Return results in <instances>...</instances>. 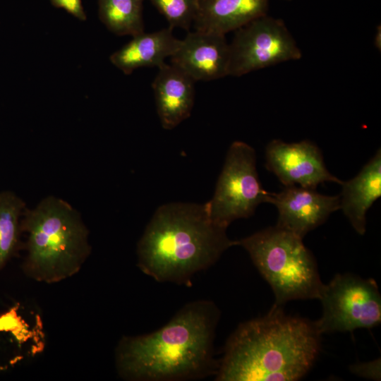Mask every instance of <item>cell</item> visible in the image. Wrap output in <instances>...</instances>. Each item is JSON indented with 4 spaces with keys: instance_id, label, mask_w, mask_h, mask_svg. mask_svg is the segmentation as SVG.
I'll return each instance as SVG.
<instances>
[{
    "instance_id": "cell-14",
    "label": "cell",
    "mask_w": 381,
    "mask_h": 381,
    "mask_svg": "<svg viewBox=\"0 0 381 381\" xmlns=\"http://www.w3.org/2000/svg\"><path fill=\"white\" fill-rule=\"evenodd\" d=\"M340 209L360 235L366 230V214L381 196V152L375 155L353 179L342 181Z\"/></svg>"
},
{
    "instance_id": "cell-5",
    "label": "cell",
    "mask_w": 381,
    "mask_h": 381,
    "mask_svg": "<svg viewBox=\"0 0 381 381\" xmlns=\"http://www.w3.org/2000/svg\"><path fill=\"white\" fill-rule=\"evenodd\" d=\"M271 286L274 306L318 299L324 286L316 260L303 238L277 225L237 241Z\"/></svg>"
},
{
    "instance_id": "cell-8",
    "label": "cell",
    "mask_w": 381,
    "mask_h": 381,
    "mask_svg": "<svg viewBox=\"0 0 381 381\" xmlns=\"http://www.w3.org/2000/svg\"><path fill=\"white\" fill-rule=\"evenodd\" d=\"M229 48V75L235 77L302 56L284 22L267 14L236 30Z\"/></svg>"
},
{
    "instance_id": "cell-22",
    "label": "cell",
    "mask_w": 381,
    "mask_h": 381,
    "mask_svg": "<svg viewBox=\"0 0 381 381\" xmlns=\"http://www.w3.org/2000/svg\"><path fill=\"white\" fill-rule=\"evenodd\" d=\"M286 1H291V0H286Z\"/></svg>"
},
{
    "instance_id": "cell-20",
    "label": "cell",
    "mask_w": 381,
    "mask_h": 381,
    "mask_svg": "<svg viewBox=\"0 0 381 381\" xmlns=\"http://www.w3.org/2000/svg\"><path fill=\"white\" fill-rule=\"evenodd\" d=\"M50 1L54 6L66 10L79 20L86 19L81 0H50Z\"/></svg>"
},
{
    "instance_id": "cell-16",
    "label": "cell",
    "mask_w": 381,
    "mask_h": 381,
    "mask_svg": "<svg viewBox=\"0 0 381 381\" xmlns=\"http://www.w3.org/2000/svg\"><path fill=\"white\" fill-rule=\"evenodd\" d=\"M143 0H98L99 17L118 35L135 36L144 32Z\"/></svg>"
},
{
    "instance_id": "cell-6",
    "label": "cell",
    "mask_w": 381,
    "mask_h": 381,
    "mask_svg": "<svg viewBox=\"0 0 381 381\" xmlns=\"http://www.w3.org/2000/svg\"><path fill=\"white\" fill-rule=\"evenodd\" d=\"M270 195L259 180L255 150L235 141L226 153L214 193L205 203L212 220L227 228L236 219L252 216L260 204L269 202Z\"/></svg>"
},
{
    "instance_id": "cell-18",
    "label": "cell",
    "mask_w": 381,
    "mask_h": 381,
    "mask_svg": "<svg viewBox=\"0 0 381 381\" xmlns=\"http://www.w3.org/2000/svg\"><path fill=\"white\" fill-rule=\"evenodd\" d=\"M165 17L169 27L188 30L194 23L198 0H150Z\"/></svg>"
},
{
    "instance_id": "cell-17",
    "label": "cell",
    "mask_w": 381,
    "mask_h": 381,
    "mask_svg": "<svg viewBox=\"0 0 381 381\" xmlns=\"http://www.w3.org/2000/svg\"><path fill=\"white\" fill-rule=\"evenodd\" d=\"M25 202L11 191L0 193V270L20 247Z\"/></svg>"
},
{
    "instance_id": "cell-11",
    "label": "cell",
    "mask_w": 381,
    "mask_h": 381,
    "mask_svg": "<svg viewBox=\"0 0 381 381\" xmlns=\"http://www.w3.org/2000/svg\"><path fill=\"white\" fill-rule=\"evenodd\" d=\"M170 59L195 82L219 79L229 75V43L224 35L195 30L181 40Z\"/></svg>"
},
{
    "instance_id": "cell-3",
    "label": "cell",
    "mask_w": 381,
    "mask_h": 381,
    "mask_svg": "<svg viewBox=\"0 0 381 381\" xmlns=\"http://www.w3.org/2000/svg\"><path fill=\"white\" fill-rule=\"evenodd\" d=\"M211 218L206 203L159 207L138 243V267L158 282L190 286L194 275L213 265L237 241Z\"/></svg>"
},
{
    "instance_id": "cell-2",
    "label": "cell",
    "mask_w": 381,
    "mask_h": 381,
    "mask_svg": "<svg viewBox=\"0 0 381 381\" xmlns=\"http://www.w3.org/2000/svg\"><path fill=\"white\" fill-rule=\"evenodd\" d=\"M315 322L275 306L241 323L226 341L217 381H296L313 367L321 347Z\"/></svg>"
},
{
    "instance_id": "cell-21",
    "label": "cell",
    "mask_w": 381,
    "mask_h": 381,
    "mask_svg": "<svg viewBox=\"0 0 381 381\" xmlns=\"http://www.w3.org/2000/svg\"><path fill=\"white\" fill-rule=\"evenodd\" d=\"M374 44L375 47L380 51L381 49V27H377V30L374 38Z\"/></svg>"
},
{
    "instance_id": "cell-9",
    "label": "cell",
    "mask_w": 381,
    "mask_h": 381,
    "mask_svg": "<svg viewBox=\"0 0 381 381\" xmlns=\"http://www.w3.org/2000/svg\"><path fill=\"white\" fill-rule=\"evenodd\" d=\"M267 169L284 186L316 189L325 182L342 181L327 169L318 147L309 140L287 143L272 140L266 146Z\"/></svg>"
},
{
    "instance_id": "cell-15",
    "label": "cell",
    "mask_w": 381,
    "mask_h": 381,
    "mask_svg": "<svg viewBox=\"0 0 381 381\" xmlns=\"http://www.w3.org/2000/svg\"><path fill=\"white\" fill-rule=\"evenodd\" d=\"M171 27L133 37V39L110 56L111 62L126 75L143 67L159 68L179 46Z\"/></svg>"
},
{
    "instance_id": "cell-4",
    "label": "cell",
    "mask_w": 381,
    "mask_h": 381,
    "mask_svg": "<svg viewBox=\"0 0 381 381\" xmlns=\"http://www.w3.org/2000/svg\"><path fill=\"white\" fill-rule=\"evenodd\" d=\"M20 224L27 234L23 270L35 281L52 284L71 277L90 253L80 214L60 198L49 196L33 209L25 208Z\"/></svg>"
},
{
    "instance_id": "cell-13",
    "label": "cell",
    "mask_w": 381,
    "mask_h": 381,
    "mask_svg": "<svg viewBox=\"0 0 381 381\" xmlns=\"http://www.w3.org/2000/svg\"><path fill=\"white\" fill-rule=\"evenodd\" d=\"M270 0H198L195 30L222 35L267 14Z\"/></svg>"
},
{
    "instance_id": "cell-19",
    "label": "cell",
    "mask_w": 381,
    "mask_h": 381,
    "mask_svg": "<svg viewBox=\"0 0 381 381\" xmlns=\"http://www.w3.org/2000/svg\"><path fill=\"white\" fill-rule=\"evenodd\" d=\"M350 370L360 377L380 380V359L354 364L350 367Z\"/></svg>"
},
{
    "instance_id": "cell-7",
    "label": "cell",
    "mask_w": 381,
    "mask_h": 381,
    "mask_svg": "<svg viewBox=\"0 0 381 381\" xmlns=\"http://www.w3.org/2000/svg\"><path fill=\"white\" fill-rule=\"evenodd\" d=\"M318 300L322 313L315 323L321 334L370 329L381 322V296L373 279L337 274L324 284Z\"/></svg>"
},
{
    "instance_id": "cell-1",
    "label": "cell",
    "mask_w": 381,
    "mask_h": 381,
    "mask_svg": "<svg viewBox=\"0 0 381 381\" xmlns=\"http://www.w3.org/2000/svg\"><path fill=\"white\" fill-rule=\"evenodd\" d=\"M220 318L216 304L199 300L183 306L158 330L123 337L116 350L120 376L135 381L201 379L215 375L214 340Z\"/></svg>"
},
{
    "instance_id": "cell-10",
    "label": "cell",
    "mask_w": 381,
    "mask_h": 381,
    "mask_svg": "<svg viewBox=\"0 0 381 381\" xmlns=\"http://www.w3.org/2000/svg\"><path fill=\"white\" fill-rule=\"evenodd\" d=\"M269 203L278 211L276 225L303 238L340 209V196L325 195L315 189L293 186L271 193Z\"/></svg>"
},
{
    "instance_id": "cell-12",
    "label": "cell",
    "mask_w": 381,
    "mask_h": 381,
    "mask_svg": "<svg viewBox=\"0 0 381 381\" xmlns=\"http://www.w3.org/2000/svg\"><path fill=\"white\" fill-rule=\"evenodd\" d=\"M195 81L173 64L158 68L152 83L157 111L162 127L174 128L188 118L194 104Z\"/></svg>"
}]
</instances>
